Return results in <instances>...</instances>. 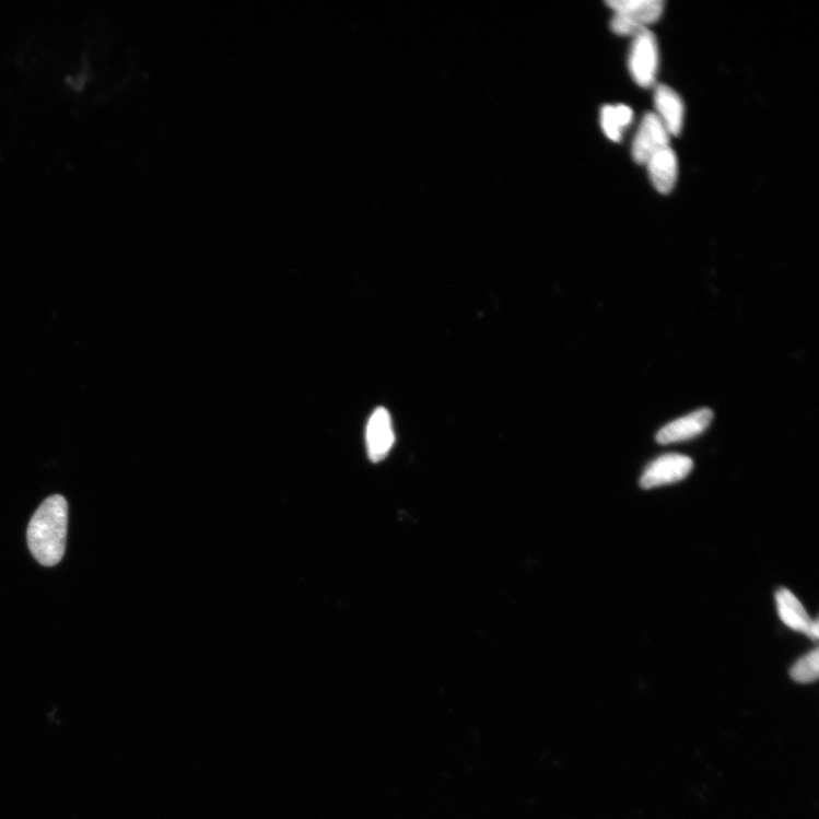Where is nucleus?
<instances>
[{
	"mask_svg": "<svg viewBox=\"0 0 819 819\" xmlns=\"http://www.w3.org/2000/svg\"><path fill=\"white\" fill-rule=\"evenodd\" d=\"M69 506L62 495L45 500L27 526V546L43 566L58 564L66 552Z\"/></svg>",
	"mask_w": 819,
	"mask_h": 819,
	"instance_id": "obj_1",
	"label": "nucleus"
},
{
	"mask_svg": "<svg viewBox=\"0 0 819 819\" xmlns=\"http://www.w3.org/2000/svg\"><path fill=\"white\" fill-rule=\"evenodd\" d=\"M659 66V51L655 35L643 30L634 36L629 67L634 81L642 89L654 86Z\"/></svg>",
	"mask_w": 819,
	"mask_h": 819,
	"instance_id": "obj_2",
	"label": "nucleus"
},
{
	"mask_svg": "<svg viewBox=\"0 0 819 819\" xmlns=\"http://www.w3.org/2000/svg\"><path fill=\"white\" fill-rule=\"evenodd\" d=\"M693 469V461L682 455L662 456L644 470L640 485L644 490L679 483L687 478Z\"/></svg>",
	"mask_w": 819,
	"mask_h": 819,
	"instance_id": "obj_3",
	"label": "nucleus"
},
{
	"mask_svg": "<svg viewBox=\"0 0 819 819\" xmlns=\"http://www.w3.org/2000/svg\"><path fill=\"white\" fill-rule=\"evenodd\" d=\"M669 147V133L655 113H647L635 136L632 156L637 164H646L658 151Z\"/></svg>",
	"mask_w": 819,
	"mask_h": 819,
	"instance_id": "obj_4",
	"label": "nucleus"
},
{
	"mask_svg": "<svg viewBox=\"0 0 819 819\" xmlns=\"http://www.w3.org/2000/svg\"><path fill=\"white\" fill-rule=\"evenodd\" d=\"M714 418L711 409H701L689 416L668 423L657 434V442L662 445L685 442L697 437L709 429Z\"/></svg>",
	"mask_w": 819,
	"mask_h": 819,
	"instance_id": "obj_5",
	"label": "nucleus"
},
{
	"mask_svg": "<svg viewBox=\"0 0 819 819\" xmlns=\"http://www.w3.org/2000/svg\"><path fill=\"white\" fill-rule=\"evenodd\" d=\"M366 448L373 463L384 460L394 444V432L391 429V419L388 411L378 408L370 419L366 426Z\"/></svg>",
	"mask_w": 819,
	"mask_h": 819,
	"instance_id": "obj_6",
	"label": "nucleus"
},
{
	"mask_svg": "<svg viewBox=\"0 0 819 819\" xmlns=\"http://www.w3.org/2000/svg\"><path fill=\"white\" fill-rule=\"evenodd\" d=\"M607 5L615 14L642 31L647 24H653L662 17L665 3L662 0H611Z\"/></svg>",
	"mask_w": 819,
	"mask_h": 819,
	"instance_id": "obj_7",
	"label": "nucleus"
},
{
	"mask_svg": "<svg viewBox=\"0 0 819 819\" xmlns=\"http://www.w3.org/2000/svg\"><path fill=\"white\" fill-rule=\"evenodd\" d=\"M655 106L669 136H679L685 121V104L679 94L660 84L655 92Z\"/></svg>",
	"mask_w": 819,
	"mask_h": 819,
	"instance_id": "obj_8",
	"label": "nucleus"
},
{
	"mask_svg": "<svg viewBox=\"0 0 819 819\" xmlns=\"http://www.w3.org/2000/svg\"><path fill=\"white\" fill-rule=\"evenodd\" d=\"M650 180L660 194H669L679 175V162L669 148L658 151L646 163Z\"/></svg>",
	"mask_w": 819,
	"mask_h": 819,
	"instance_id": "obj_9",
	"label": "nucleus"
},
{
	"mask_svg": "<svg viewBox=\"0 0 819 819\" xmlns=\"http://www.w3.org/2000/svg\"><path fill=\"white\" fill-rule=\"evenodd\" d=\"M776 604L783 623L791 630L807 634L812 620L794 593L781 588L776 593Z\"/></svg>",
	"mask_w": 819,
	"mask_h": 819,
	"instance_id": "obj_10",
	"label": "nucleus"
},
{
	"mask_svg": "<svg viewBox=\"0 0 819 819\" xmlns=\"http://www.w3.org/2000/svg\"><path fill=\"white\" fill-rule=\"evenodd\" d=\"M791 679L798 683H812L819 675V652L815 648L802 659H799L789 670Z\"/></svg>",
	"mask_w": 819,
	"mask_h": 819,
	"instance_id": "obj_11",
	"label": "nucleus"
},
{
	"mask_svg": "<svg viewBox=\"0 0 819 819\" xmlns=\"http://www.w3.org/2000/svg\"><path fill=\"white\" fill-rule=\"evenodd\" d=\"M601 125L606 136L615 141V143H619L621 134H623L621 133L623 129H621L616 118L615 106L607 105L602 108Z\"/></svg>",
	"mask_w": 819,
	"mask_h": 819,
	"instance_id": "obj_12",
	"label": "nucleus"
},
{
	"mask_svg": "<svg viewBox=\"0 0 819 819\" xmlns=\"http://www.w3.org/2000/svg\"><path fill=\"white\" fill-rule=\"evenodd\" d=\"M616 118L621 129H625L633 121V110L627 105L615 106Z\"/></svg>",
	"mask_w": 819,
	"mask_h": 819,
	"instance_id": "obj_13",
	"label": "nucleus"
},
{
	"mask_svg": "<svg viewBox=\"0 0 819 819\" xmlns=\"http://www.w3.org/2000/svg\"><path fill=\"white\" fill-rule=\"evenodd\" d=\"M806 635L808 637L812 639V640H817L818 639V636H819V624H818V620L817 619H814L811 621V624H810L809 630H808V632H807Z\"/></svg>",
	"mask_w": 819,
	"mask_h": 819,
	"instance_id": "obj_14",
	"label": "nucleus"
}]
</instances>
